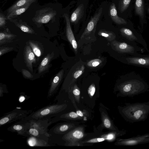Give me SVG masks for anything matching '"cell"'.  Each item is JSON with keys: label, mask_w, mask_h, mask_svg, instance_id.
<instances>
[{"label": "cell", "mask_w": 149, "mask_h": 149, "mask_svg": "<svg viewBox=\"0 0 149 149\" xmlns=\"http://www.w3.org/2000/svg\"><path fill=\"white\" fill-rule=\"evenodd\" d=\"M120 110L124 118L130 123L144 121L149 114V101L126 103L125 105L121 107Z\"/></svg>", "instance_id": "1"}, {"label": "cell", "mask_w": 149, "mask_h": 149, "mask_svg": "<svg viewBox=\"0 0 149 149\" xmlns=\"http://www.w3.org/2000/svg\"><path fill=\"white\" fill-rule=\"evenodd\" d=\"M118 88L120 95L132 97L147 91L149 86L140 78L130 77L119 84Z\"/></svg>", "instance_id": "2"}, {"label": "cell", "mask_w": 149, "mask_h": 149, "mask_svg": "<svg viewBox=\"0 0 149 149\" xmlns=\"http://www.w3.org/2000/svg\"><path fill=\"white\" fill-rule=\"evenodd\" d=\"M65 107V104H54L49 105L32 112L24 119L28 120L48 119L52 117H54L63 110Z\"/></svg>", "instance_id": "3"}, {"label": "cell", "mask_w": 149, "mask_h": 149, "mask_svg": "<svg viewBox=\"0 0 149 149\" xmlns=\"http://www.w3.org/2000/svg\"><path fill=\"white\" fill-rule=\"evenodd\" d=\"M32 113L31 110L15 109L0 118V126L10 123L12 122L24 118Z\"/></svg>", "instance_id": "4"}, {"label": "cell", "mask_w": 149, "mask_h": 149, "mask_svg": "<svg viewBox=\"0 0 149 149\" xmlns=\"http://www.w3.org/2000/svg\"><path fill=\"white\" fill-rule=\"evenodd\" d=\"M148 143L149 133H147L128 139H119L117 142V144L121 146H133Z\"/></svg>", "instance_id": "5"}, {"label": "cell", "mask_w": 149, "mask_h": 149, "mask_svg": "<svg viewBox=\"0 0 149 149\" xmlns=\"http://www.w3.org/2000/svg\"><path fill=\"white\" fill-rule=\"evenodd\" d=\"M111 45L113 49L119 53L134 54L140 49L135 45H130L125 42H121L114 40L112 42Z\"/></svg>", "instance_id": "6"}, {"label": "cell", "mask_w": 149, "mask_h": 149, "mask_svg": "<svg viewBox=\"0 0 149 149\" xmlns=\"http://www.w3.org/2000/svg\"><path fill=\"white\" fill-rule=\"evenodd\" d=\"M29 127V121L23 119L8 127L7 130L11 132H16L18 135L27 136H29L28 130Z\"/></svg>", "instance_id": "7"}, {"label": "cell", "mask_w": 149, "mask_h": 149, "mask_svg": "<svg viewBox=\"0 0 149 149\" xmlns=\"http://www.w3.org/2000/svg\"><path fill=\"white\" fill-rule=\"evenodd\" d=\"M102 11V8H100L98 11L91 17L81 36V39L89 35L92 32L95 31L97 24L100 18Z\"/></svg>", "instance_id": "8"}, {"label": "cell", "mask_w": 149, "mask_h": 149, "mask_svg": "<svg viewBox=\"0 0 149 149\" xmlns=\"http://www.w3.org/2000/svg\"><path fill=\"white\" fill-rule=\"evenodd\" d=\"M28 121L29 123L30 127L34 128L42 134L48 137L50 136L51 135L47 132V127L51 124L50 122H49V121L48 119L31 120Z\"/></svg>", "instance_id": "9"}, {"label": "cell", "mask_w": 149, "mask_h": 149, "mask_svg": "<svg viewBox=\"0 0 149 149\" xmlns=\"http://www.w3.org/2000/svg\"><path fill=\"white\" fill-rule=\"evenodd\" d=\"M66 22V34L67 38L76 52L77 49V44L72 30L70 19L67 14L64 15Z\"/></svg>", "instance_id": "10"}, {"label": "cell", "mask_w": 149, "mask_h": 149, "mask_svg": "<svg viewBox=\"0 0 149 149\" xmlns=\"http://www.w3.org/2000/svg\"><path fill=\"white\" fill-rule=\"evenodd\" d=\"M125 60L128 64L149 67V56L128 57L126 58Z\"/></svg>", "instance_id": "11"}, {"label": "cell", "mask_w": 149, "mask_h": 149, "mask_svg": "<svg viewBox=\"0 0 149 149\" xmlns=\"http://www.w3.org/2000/svg\"><path fill=\"white\" fill-rule=\"evenodd\" d=\"M63 73V70H61L53 79L48 93L47 97L50 98L54 95L62 79Z\"/></svg>", "instance_id": "12"}, {"label": "cell", "mask_w": 149, "mask_h": 149, "mask_svg": "<svg viewBox=\"0 0 149 149\" xmlns=\"http://www.w3.org/2000/svg\"><path fill=\"white\" fill-rule=\"evenodd\" d=\"M24 57L26 66L30 70L33 72L32 64L36 62V59L34 53L29 46L26 47Z\"/></svg>", "instance_id": "13"}, {"label": "cell", "mask_w": 149, "mask_h": 149, "mask_svg": "<svg viewBox=\"0 0 149 149\" xmlns=\"http://www.w3.org/2000/svg\"><path fill=\"white\" fill-rule=\"evenodd\" d=\"M109 15L112 21L116 24H127V22L125 19L118 16L116 5L114 3H112L110 6Z\"/></svg>", "instance_id": "14"}, {"label": "cell", "mask_w": 149, "mask_h": 149, "mask_svg": "<svg viewBox=\"0 0 149 149\" xmlns=\"http://www.w3.org/2000/svg\"><path fill=\"white\" fill-rule=\"evenodd\" d=\"M27 143L31 146H49L47 141L36 137L30 136L27 139Z\"/></svg>", "instance_id": "15"}, {"label": "cell", "mask_w": 149, "mask_h": 149, "mask_svg": "<svg viewBox=\"0 0 149 149\" xmlns=\"http://www.w3.org/2000/svg\"><path fill=\"white\" fill-rule=\"evenodd\" d=\"M84 12V6L81 4L72 13L70 21L72 23H76L81 18Z\"/></svg>", "instance_id": "16"}, {"label": "cell", "mask_w": 149, "mask_h": 149, "mask_svg": "<svg viewBox=\"0 0 149 149\" xmlns=\"http://www.w3.org/2000/svg\"><path fill=\"white\" fill-rule=\"evenodd\" d=\"M84 136L83 131L79 129H76L65 135L63 137L67 140H78L82 138Z\"/></svg>", "instance_id": "17"}, {"label": "cell", "mask_w": 149, "mask_h": 149, "mask_svg": "<svg viewBox=\"0 0 149 149\" xmlns=\"http://www.w3.org/2000/svg\"><path fill=\"white\" fill-rule=\"evenodd\" d=\"M120 31L121 35L128 40L131 41H136L138 42L140 41L138 38L130 29L123 27L120 29Z\"/></svg>", "instance_id": "18"}, {"label": "cell", "mask_w": 149, "mask_h": 149, "mask_svg": "<svg viewBox=\"0 0 149 149\" xmlns=\"http://www.w3.org/2000/svg\"><path fill=\"white\" fill-rule=\"evenodd\" d=\"M53 56V53L52 54H48L43 59L38 68V71L39 73L44 71L47 68Z\"/></svg>", "instance_id": "19"}, {"label": "cell", "mask_w": 149, "mask_h": 149, "mask_svg": "<svg viewBox=\"0 0 149 149\" xmlns=\"http://www.w3.org/2000/svg\"><path fill=\"white\" fill-rule=\"evenodd\" d=\"M135 9L136 13L141 19H143L144 16V0H136Z\"/></svg>", "instance_id": "20"}, {"label": "cell", "mask_w": 149, "mask_h": 149, "mask_svg": "<svg viewBox=\"0 0 149 149\" xmlns=\"http://www.w3.org/2000/svg\"><path fill=\"white\" fill-rule=\"evenodd\" d=\"M36 0H19L10 7L7 10L8 15L18 8L24 6L29 3H32Z\"/></svg>", "instance_id": "21"}, {"label": "cell", "mask_w": 149, "mask_h": 149, "mask_svg": "<svg viewBox=\"0 0 149 149\" xmlns=\"http://www.w3.org/2000/svg\"><path fill=\"white\" fill-rule=\"evenodd\" d=\"M31 4V3H29L24 6L15 9L7 15V19H12L17 15L23 13L29 8Z\"/></svg>", "instance_id": "22"}, {"label": "cell", "mask_w": 149, "mask_h": 149, "mask_svg": "<svg viewBox=\"0 0 149 149\" xmlns=\"http://www.w3.org/2000/svg\"><path fill=\"white\" fill-rule=\"evenodd\" d=\"M55 13L50 12L38 16L36 19L37 22L41 23H46L48 22L55 15Z\"/></svg>", "instance_id": "23"}, {"label": "cell", "mask_w": 149, "mask_h": 149, "mask_svg": "<svg viewBox=\"0 0 149 149\" xmlns=\"http://www.w3.org/2000/svg\"><path fill=\"white\" fill-rule=\"evenodd\" d=\"M99 35L104 37L108 41L113 40L116 38L115 34L112 31H107L104 29L100 30L98 33Z\"/></svg>", "instance_id": "24"}, {"label": "cell", "mask_w": 149, "mask_h": 149, "mask_svg": "<svg viewBox=\"0 0 149 149\" xmlns=\"http://www.w3.org/2000/svg\"><path fill=\"white\" fill-rule=\"evenodd\" d=\"M29 136H32L47 141L48 137L41 134L37 129L32 127H30L28 130Z\"/></svg>", "instance_id": "25"}, {"label": "cell", "mask_w": 149, "mask_h": 149, "mask_svg": "<svg viewBox=\"0 0 149 149\" xmlns=\"http://www.w3.org/2000/svg\"><path fill=\"white\" fill-rule=\"evenodd\" d=\"M131 0H121L119 5V9L121 13L125 11L128 7Z\"/></svg>", "instance_id": "26"}, {"label": "cell", "mask_w": 149, "mask_h": 149, "mask_svg": "<svg viewBox=\"0 0 149 149\" xmlns=\"http://www.w3.org/2000/svg\"><path fill=\"white\" fill-rule=\"evenodd\" d=\"M29 43L34 54L37 57L40 56L41 55V52L38 45L35 43L31 41L29 42Z\"/></svg>", "instance_id": "27"}, {"label": "cell", "mask_w": 149, "mask_h": 149, "mask_svg": "<svg viewBox=\"0 0 149 149\" xmlns=\"http://www.w3.org/2000/svg\"><path fill=\"white\" fill-rule=\"evenodd\" d=\"M14 37V36L13 35L1 32L0 33L1 44L7 41L12 40Z\"/></svg>", "instance_id": "28"}, {"label": "cell", "mask_w": 149, "mask_h": 149, "mask_svg": "<svg viewBox=\"0 0 149 149\" xmlns=\"http://www.w3.org/2000/svg\"><path fill=\"white\" fill-rule=\"evenodd\" d=\"M102 62V61L100 59H95L88 61L87 65L90 67L95 68L99 65Z\"/></svg>", "instance_id": "29"}, {"label": "cell", "mask_w": 149, "mask_h": 149, "mask_svg": "<svg viewBox=\"0 0 149 149\" xmlns=\"http://www.w3.org/2000/svg\"><path fill=\"white\" fill-rule=\"evenodd\" d=\"M85 69V67L82 65L80 68L77 70L73 74L74 79H76L80 77L83 73Z\"/></svg>", "instance_id": "30"}, {"label": "cell", "mask_w": 149, "mask_h": 149, "mask_svg": "<svg viewBox=\"0 0 149 149\" xmlns=\"http://www.w3.org/2000/svg\"><path fill=\"white\" fill-rule=\"evenodd\" d=\"M19 27L24 32L29 33H32L33 32V30L25 25L20 24L19 25Z\"/></svg>", "instance_id": "31"}, {"label": "cell", "mask_w": 149, "mask_h": 149, "mask_svg": "<svg viewBox=\"0 0 149 149\" xmlns=\"http://www.w3.org/2000/svg\"><path fill=\"white\" fill-rule=\"evenodd\" d=\"M106 139L103 138H95L90 139L85 143H95L103 141L106 140Z\"/></svg>", "instance_id": "32"}, {"label": "cell", "mask_w": 149, "mask_h": 149, "mask_svg": "<svg viewBox=\"0 0 149 149\" xmlns=\"http://www.w3.org/2000/svg\"><path fill=\"white\" fill-rule=\"evenodd\" d=\"M95 87L94 84H92L89 87L88 92V94L91 96H93L95 92Z\"/></svg>", "instance_id": "33"}, {"label": "cell", "mask_w": 149, "mask_h": 149, "mask_svg": "<svg viewBox=\"0 0 149 149\" xmlns=\"http://www.w3.org/2000/svg\"><path fill=\"white\" fill-rule=\"evenodd\" d=\"M104 126L107 128H110L111 127V123L110 120L107 118H104L103 120Z\"/></svg>", "instance_id": "34"}, {"label": "cell", "mask_w": 149, "mask_h": 149, "mask_svg": "<svg viewBox=\"0 0 149 149\" xmlns=\"http://www.w3.org/2000/svg\"><path fill=\"white\" fill-rule=\"evenodd\" d=\"M12 48V47H1L0 49V56H1L11 50Z\"/></svg>", "instance_id": "35"}, {"label": "cell", "mask_w": 149, "mask_h": 149, "mask_svg": "<svg viewBox=\"0 0 149 149\" xmlns=\"http://www.w3.org/2000/svg\"><path fill=\"white\" fill-rule=\"evenodd\" d=\"M22 74L24 76L27 78H31L32 77V75L31 73L26 70L22 69Z\"/></svg>", "instance_id": "36"}, {"label": "cell", "mask_w": 149, "mask_h": 149, "mask_svg": "<svg viewBox=\"0 0 149 149\" xmlns=\"http://www.w3.org/2000/svg\"><path fill=\"white\" fill-rule=\"evenodd\" d=\"M73 93L75 96L76 97H78L80 95V91L76 85L74 86V88L73 90Z\"/></svg>", "instance_id": "37"}, {"label": "cell", "mask_w": 149, "mask_h": 149, "mask_svg": "<svg viewBox=\"0 0 149 149\" xmlns=\"http://www.w3.org/2000/svg\"><path fill=\"white\" fill-rule=\"evenodd\" d=\"M6 18L1 14L0 16V26L1 27L4 26L6 22Z\"/></svg>", "instance_id": "38"}, {"label": "cell", "mask_w": 149, "mask_h": 149, "mask_svg": "<svg viewBox=\"0 0 149 149\" xmlns=\"http://www.w3.org/2000/svg\"><path fill=\"white\" fill-rule=\"evenodd\" d=\"M76 113L79 116L81 117L83 116V114L82 112L80 110L77 111L76 112Z\"/></svg>", "instance_id": "39"}, {"label": "cell", "mask_w": 149, "mask_h": 149, "mask_svg": "<svg viewBox=\"0 0 149 149\" xmlns=\"http://www.w3.org/2000/svg\"><path fill=\"white\" fill-rule=\"evenodd\" d=\"M115 137V135H113V134H110L108 135L107 138V139H112L114 137Z\"/></svg>", "instance_id": "40"}, {"label": "cell", "mask_w": 149, "mask_h": 149, "mask_svg": "<svg viewBox=\"0 0 149 149\" xmlns=\"http://www.w3.org/2000/svg\"><path fill=\"white\" fill-rule=\"evenodd\" d=\"M148 12H149V9H148Z\"/></svg>", "instance_id": "41"}]
</instances>
